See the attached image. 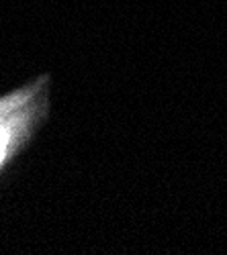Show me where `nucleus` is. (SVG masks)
<instances>
[{
  "label": "nucleus",
  "instance_id": "1",
  "mask_svg": "<svg viewBox=\"0 0 227 255\" xmlns=\"http://www.w3.org/2000/svg\"><path fill=\"white\" fill-rule=\"evenodd\" d=\"M51 76L39 74L0 96V174L23 153L49 115Z\"/></svg>",
  "mask_w": 227,
  "mask_h": 255
}]
</instances>
